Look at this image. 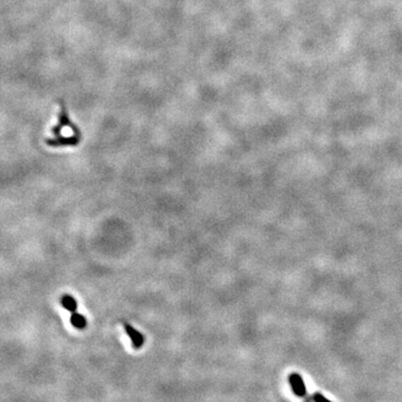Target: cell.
Returning a JSON list of instances; mask_svg holds the SVG:
<instances>
[{"label": "cell", "mask_w": 402, "mask_h": 402, "mask_svg": "<svg viewBox=\"0 0 402 402\" xmlns=\"http://www.w3.org/2000/svg\"><path fill=\"white\" fill-rule=\"evenodd\" d=\"M60 305H62L65 309H67L68 312H71V314L75 313L76 309H77V302H76L75 298L70 294H65L60 297Z\"/></svg>", "instance_id": "cell-5"}, {"label": "cell", "mask_w": 402, "mask_h": 402, "mask_svg": "<svg viewBox=\"0 0 402 402\" xmlns=\"http://www.w3.org/2000/svg\"><path fill=\"white\" fill-rule=\"evenodd\" d=\"M82 140L80 136H70V137H54V139H48L47 144L51 147H76Z\"/></svg>", "instance_id": "cell-4"}, {"label": "cell", "mask_w": 402, "mask_h": 402, "mask_svg": "<svg viewBox=\"0 0 402 402\" xmlns=\"http://www.w3.org/2000/svg\"><path fill=\"white\" fill-rule=\"evenodd\" d=\"M65 128H68L75 133H80V130L77 128V125L73 123V121L71 120L70 116H68L66 106H65L64 103H62V104H60V112L58 115V123L52 129V133L54 134V136L58 137L62 135V131Z\"/></svg>", "instance_id": "cell-1"}, {"label": "cell", "mask_w": 402, "mask_h": 402, "mask_svg": "<svg viewBox=\"0 0 402 402\" xmlns=\"http://www.w3.org/2000/svg\"><path fill=\"white\" fill-rule=\"evenodd\" d=\"M313 400H314V402H332V401H330L328 399H326V398H325L323 394L322 393H315L313 396Z\"/></svg>", "instance_id": "cell-7"}, {"label": "cell", "mask_w": 402, "mask_h": 402, "mask_svg": "<svg viewBox=\"0 0 402 402\" xmlns=\"http://www.w3.org/2000/svg\"><path fill=\"white\" fill-rule=\"evenodd\" d=\"M289 384L292 386V390L295 396L303 398L306 396V386L304 383V380L298 373H290L289 374Z\"/></svg>", "instance_id": "cell-3"}, {"label": "cell", "mask_w": 402, "mask_h": 402, "mask_svg": "<svg viewBox=\"0 0 402 402\" xmlns=\"http://www.w3.org/2000/svg\"><path fill=\"white\" fill-rule=\"evenodd\" d=\"M71 324L74 326L75 328H77V330H83V328L86 327L87 325V321L85 319V316L82 315V314H79L77 312L75 313H72L71 314Z\"/></svg>", "instance_id": "cell-6"}, {"label": "cell", "mask_w": 402, "mask_h": 402, "mask_svg": "<svg viewBox=\"0 0 402 402\" xmlns=\"http://www.w3.org/2000/svg\"><path fill=\"white\" fill-rule=\"evenodd\" d=\"M122 324H123L126 334H128L130 336V339H131L132 346L135 348V350L140 348L141 346H143V344L145 343V336L142 334V333H140L139 331L135 330V328H134L131 324H129L128 322L123 321L122 322Z\"/></svg>", "instance_id": "cell-2"}]
</instances>
